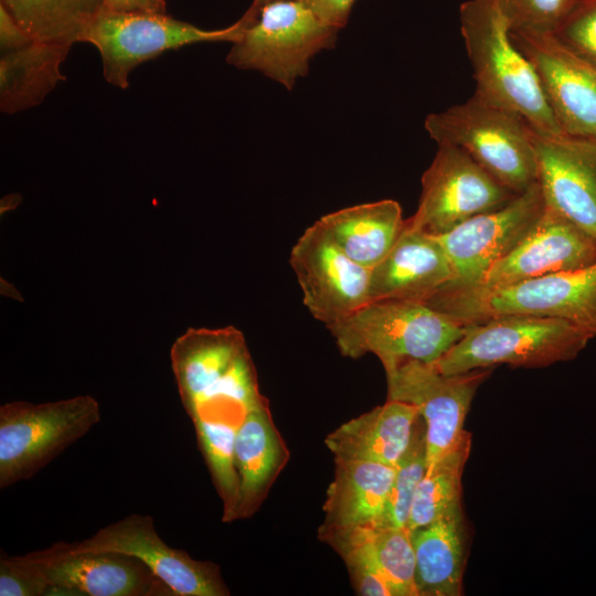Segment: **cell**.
I'll return each mask as SVG.
<instances>
[{
    "mask_svg": "<svg viewBox=\"0 0 596 596\" xmlns=\"http://www.w3.org/2000/svg\"><path fill=\"white\" fill-rule=\"evenodd\" d=\"M35 41L73 45L103 8L100 0H0Z\"/></svg>",
    "mask_w": 596,
    "mask_h": 596,
    "instance_id": "cell-26",
    "label": "cell"
},
{
    "mask_svg": "<svg viewBox=\"0 0 596 596\" xmlns=\"http://www.w3.org/2000/svg\"><path fill=\"white\" fill-rule=\"evenodd\" d=\"M103 7L114 11L166 12V0H100Z\"/></svg>",
    "mask_w": 596,
    "mask_h": 596,
    "instance_id": "cell-36",
    "label": "cell"
},
{
    "mask_svg": "<svg viewBox=\"0 0 596 596\" xmlns=\"http://www.w3.org/2000/svg\"><path fill=\"white\" fill-rule=\"evenodd\" d=\"M244 29L241 19L224 29L205 30L166 12L114 11L103 7L81 42H88L98 50L105 79L126 89L131 71L141 63L195 43H234Z\"/></svg>",
    "mask_w": 596,
    "mask_h": 596,
    "instance_id": "cell-8",
    "label": "cell"
},
{
    "mask_svg": "<svg viewBox=\"0 0 596 596\" xmlns=\"http://www.w3.org/2000/svg\"><path fill=\"white\" fill-rule=\"evenodd\" d=\"M425 129L437 145L459 147L500 184L521 194L536 182L528 123L476 93L465 103L429 114Z\"/></svg>",
    "mask_w": 596,
    "mask_h": 596,
    "instance_id": "cell-4",
    "label": "cell"
},
{
    "mask_svg": "<svg viewBox=\"0 0 596 596\" xmlns=\"http://www.w3.org/2000/svg\"><path fill=\"white\" fill-rule=\"evenodd\" d=\"M544 207L541 188L535 182L504 206L476 215L438 235L454 277L436 294L460 292L477 286L490 267L523 238Z\"/></svg>",
    "mask_w": 596,
    "mask_h": 596,
    "instance_id": "cell-12",
    "label": "cell"
},
{
    "mask_svg": "<svg viewBox=\"0 0 596 596\" xmlns=\"http://www.w3.org/2000/svg\"><path fill=\"white\" fill-rule=\"evenodd\" d=\"M35 40L20 25L11 13L0 4V52L7 54L21 50Z\"/></svg>",
    "mask_w": 596,
    "mask_h": 596,
    "instance_id": "cell-34",
    "label": "cell"
},
{
    "mask_svg": "<svg viewBox=\"0 0 596 596\" xmlns=\"http://www.w3.org/2000/svg\"><path fill=\"white\" fill-rule=\"evenodd\" d=\"M426 470V426L419 415L408 448L395 467L385 508L376 525L407 526L413 498Z\"/></svg>",
    "mask_w": 596,
    "mask_h": 596,
    "instance_id": "cell-29",
    "label": "cell"
},
{
    "mask_svg": "<svg viewBox=\"0 0 596 596\" xmlns=\"http://www.w3.org/2000/svg\"><path fill=\"white\" fill-rule=\"evenodd\" d=\"M322 22L341 30L350 17L355 0H300Z\"/></svg>",
    "mask_w": 596,
    "mask_h": 596,
    "instance_id": "cell-35",
    "label": "cell"
},
{
    "mask_svg": "<svg viewBox=\"0 0 596 596\" xmlns=\"http://www.w3.org/2000/svg\"><path fill=\"white\" fill-rule=\"evenodd\" d=\"M338 247L372 269L391 251L405 220L394 200H380L338 210L318 220Z\"/></svg>",
    "mask_w": 596,
    "mask_h": 596,
    "instance_id": "cell-24",
    "label": "cell"
},
{
    "mask_svg": "<svg viewBox=\"0 0 596 596\" xmlns=\"http://www.w3.org/2000/svg\"><path fill=\"white\" fill-rule=\"evenodd\" d=\"M459 20L475 93L519 114L538 132L562 134L532 64L510 38L499 0H467Z\"/></svg>",
    "mask_w": 596,
    "mask_h": 596,
    "instance_id": "cell-1",
    "label": "cell"
},
{
    "mask_svg": "<svg viewBox=\"0 0 596 596\" xmlns=\"http://www.w3.org/2000/svg\"><path fill=\"white\" fill-rule=\"evenodd\" d=\"M192 422L199 447L223 502L222 521L225 523L236 521L240 479L235 465L234 443L241 423L222 417H196Z\"/></svg>",
    "mask_w": 596,
    "mask_h": 596,
    "instance_id": "cell-28",
    "label": "cell"
},
{
    "mask_svg": "<svg viewBox=\"0 0 596 596\" xmlns=\"http://www.w3.org/2000/svg\"><path fill=\"white\" fill-rule=\"evenodd\" d=\"M240 479L236 520L253 517L289 460V450L275 426L268 400L249 409L237 427L234 443Z\"/></svg>",
    "mask_w": 596,
    "mask_h": 596,
    "instance_id": "cell-19",
    "label": "cell"
},
{
    "mask_svg": "<svg viewBox=\"0 0 596 596\" xmlns=\"http://www.w3.org/2000/svg\"><path fill=\"white\" fill-rule=\"evenodd\" d=\"M454 277L437 236L404 227L387 255L371 269L369 298L427 301Z\"/></svg>",
    "mask_w": 596,
    "mask_h": 596,
    "instance_id": "cell-18",
    "label": "cell"
},
{
    "mask_svg": "<svg viewBox=\"0 0 596 596\" xmlns=\"http://www.w3.org/2000/svg\"><path fill=\"white\" fill-rule=\"evenodd\" d=\"M594 337L589 329L565 319L507 315L470 323L465 336L430 363L444 374L499 364L545 368L575 359Z\"/></svg>",
    "mask_w": 596,
    "mask_h": 596,
    "instance_id": "cell-3",
    "label": "cell"
},
{
    "mask_svg": "<svg viewBox=\"0 0 596 596\" xmlns=\"http://www.w3.org/2000/svg\"><path fill=\"white\" fill-rule=\"evenodd\" d=\"M49 550L62 554L116 552L142 561L175 596H228L230 589L217 564L192 558L168 545L150 515L131 513L99 529L79 542H56Z\"/></svg>",
    "mask_w": 596,
    "mask_h": 596,
    "instance_id": "cell-10",
    "label": "cell"
},
{
    "mask_svg": "<svg viewBox=\"0 0 596 596\" xmlns=\"http://www.w3.org/2000/svg\"><path fill=\"white\" fill-rule=\"evenodd\" d=\"M418 409L386 400L383 405L340 425L324 438L334 458L369 460L396 467L411 443Z\"/></svg>",
    "mask_w": 596,
    "mask_h": 596,
    "instance_id": "cell-20",
    "label": "cell"
},
{
    "mask_svg": "<svg viewBox=\"0 0 596 596\" xmlns=\"http://www.w3.org/2000/svg\"><path fill=\"white\" fill-rule=\"evenodd\" d=\"M42 566L25 555L10 556L1 550L0 596H49Z\"/></svg>",
    "mask_w": 596,
    "mask_h": 596,
    "instance_id": "cell-32",
    "label": "cell"
},
{
    "mask_svg": "<svg viewBox=\"0 0 596 596\" xmlns=\"http://www.w3.org/2000/svg\"><path fill=\"white\" fill-rule=\"evenodd\" d=\"M596 263V238L545 205L523 238L493 264L473 288L448 294H480ZM436 295V294H435Z\"/></svg>",
    "mask_w": 596,
    "mask_h": 596,
    "instance_id": "cell-14",
    "label": "cell"
},
{
    "mask_svg": "<svg viewBox=\"0 0 596 596\" xmlns=\"http://www.w3.org/2000/svg\"><path fill=\"white\" fill-rule=\"evenodd\" d=\"M289 263L305 307L327 328L370 302L371 269L344 254L318 221L297 240Z\"/></svg>",
    "mask_w": 596,
    "mask_h": 596,
    "instance_id": "cell-13",
    "label": "cell"
},
{
    "mask_svg": "<svg viewBox=\"0 0 596 596\" xmlns=\"http://www.w3.org/2000/svg\"><path fill=\"white\" fill-rule=\"evenodd\" d=\"M318 536L342 560H358L376 570L389 583L393 596H418L414 547L406 528L320 525Z\"/></svg>",
    "mask_w": 596,
    "mask_h": 596,
    "instance_id": "cell-21",
    "label": "cell"
},
{
    "mask_svg": "<svg viewBox=\"0 0 596 596\" xmlns=\"http://www.w3.org/2000/svg\"><path fill=\"white\" fill-rule=\"evenodd\" d=\"M529 130L545 205L596 238V139Z\"/></svg>",
    "mask_w": 596,
    "mask_h": 596,
    "instance_id": "cell-16",
    "label": "cell"
},
{
    "mask_svg": "<svg viewBox=\"0 0 596 596\" xmlns=\"http://www.w3.org/2000/svg\"><path fill=\"white\" fill-rule=\"evenodd\" d=\"M334 477L323 503L322 526L377 524L395 476V468L369 460L334 458Z\"/></svg>",
    "mask_w": 596,
    "mask_h": 596,
    "instance_id": "cell-23",
    "label": "cell"
},
{
    "mask_svg": "<svg viewBox=\"0 0 596 596\" xmlns=\"http://www.w3.org/2000/svg\"><path fill=\"white\" fill-rule=\"evenodd\" d=\"M595 334H596V328H595Z\"/></svg>",
    "mask_w": 596,
    "mask_h": 596,
    "instance_id": "cell-38",
    "label": "cell"
},
{
    "mask_svg": "<svg viewBox=\"0 0 596 596\" xmlns=\"http://www.w3.org/2000/svg\"><path fill=\"white\" fill-rule=\"evenodd\" d=\"M339 31L300 0L274 1L259 10L232 43L226 61L241 70L260 72L291 89L308 74L315 55L334 46Z\"/></svg>",
    "mask_w": 596,
    "mask_h": 596,
    "instance_id": "cell-5",
    "label": "cell"
},
{
    "mask_svg": "<svg viewBox=\"0 0 596 596\" xmlns=\"http://www.w3.org/2000/svg\"><path fill=\"white\" fill-rule=\"evenodd\" d=\"M465 323L425 302L370 301L328 328L343 356L379 358L384 371L406 361L438 360L467 332Z\"/></svg>",
    "mask_w": 596,
    "mask_h": 596,
    "instance_id": "cell-2",
    "label": "cell"
},
{
    "mask_svg": "<svg viewBox=\"0 0 596 596\" xmlns=\"http://www.w3.org/2000/svg\"><path fill=\"white\" fill-rule=\"evenodd\" d=\"M99 421V404L91 395L1 405L0 488L31 478Z\"/></svg>",
    "mask_w": 596,
    "mask_h": 596,
    "instance_id": "cell-6",
    "label": "cell"
},
{
    "mask_svg": "<svg viewBox=\"0 0 596 596\" xmlns=\"http://www.w3.org/2000/svg\"><path fill=\"white\" fill-rule=\"evenodd\" d=\"M573 0H499L510 32L553 34Z\"/></svg>",
    "mask_w": 596,
    "mask_h": 596,
    "instance_id": "cell-30",
    "label": "cell"
},
{
    "mask_svg": "<svg viewBox=\"0 0 596 596\" xmlns=\"http://www.w3.org/2000/svg\"><path fill=\"white\" fill-rule=\"evenodd\" d=\"M278 1V0H253L249 8L246 10V12L241 17V20L244 22V24L247 26L251 24L255 18L257 17L258 11L267 3Z\"/></svg>",
    "mask_w": 596,
    "mask_h": 596,
    "instance_id": "cell-37",
    "label": "cell"
},
{
    "mask_svg": "<svg viewBox=\"0 0 596 596\" xmlns=\"http://www.w3.org/2000/svg\"><path fill=\"white\" fill-rule=\"evenodd\" d=\"M510 38L532 64L561 130L596 139V66L553 34L510 32Z\"/></svg>",
    "mask_w": 596,
    "mask_h": 596,
    "instance_id": "cell-15",
    "label": "cell"
},
{
    "mask_svg": "<svg viewBox=\"0 0 596 596\" xmlns=\"http://www.w3.org/2000/svg\"><path fill=\"white\" fill-rule=\"evenodd\" d=\"M513 193L462 149L438 145L430 166L422 175V193L408 226L438 236L462 222L511 202Z\"/></svg>",
    "mask_w": 596,
    "mask_h": 596,
    "instance_id": "cell-9",
    "label": "cell"
},
{
    "mask_svg": "<svg viewBox=\"0 0 596 596\" xmlns=\"http://www.w3.org/2000/svg\"><path fill=\"white\" fill-rule=\"evenodd\" d=\"M38 562L50 585L49 596H175L139 558L116 552L26 554Z\"/></svg>",
    "mask_w": 596,
    "mask_h": 596,
    "instance_id": "cell-17",
    "label": "cell"
},
{
    "mask_svg": "<svg viewBox=\"0 0 596 596\" xmlns=\"http://www.w3.org/2000/svg\"><path fill=\"white\" fill-rule=\"evenodd\" d=\"M553 35L566 49L596 66V0H573Z\"/></svg>",
    "mask_w": 596,
    "mask_h": 596,
    "instance_id": "cell-31",
    "label": "cell"
},
{
    "mask_svg": "<svg viewBox=\"0 0 596 596\" xmlns=\"http://www.w3.org/2000/svg\"><path fill=\"white\" fill-rule=\"evenodd\" d=\"M471 449L467 430L458 443L427 467L415 491L406 529L425 526L461 504V477Z\"/></svg>",
    "mask_w": 596,
    "mask_h": 596,
    "instance_id": "cell-27",
    "label": "cell"
},
{
    "mask_svg": "<svg viewBox=\"0 0 596 596\" xmlns=\"http://www.w3.org/2000/svg\"><path fill=\"white\" fill-rule=\"evenodd\" d=\"M356 594L362 596H393L386 579L373 567L358 560H343Z\"/></svg>",
    "mask_w": 596,
    "mask_h": 596,
    "instance_id": "cell-33",
    "label": "cell"
},
{
    "mask_svg": "<svg viewBox=\"0 0 596 596\" xmlns=\"http://www.w3.org/2000/svg\"><path fill=\"white\" fill-rule=\"evenodd\" d=\"M492 369L444 374L432 363L411 360L385 371L387 400L415 406L425 422L427 467L448 453L465 433L473 396Z\"/></svg>",
    "mask_w": 596,
    "mask_h": 596,
    "instance_id": "cell-11",
    "label": "cell"
},
{
    "mask_svg": "<svg viewBox=\"0 0 596 596\" xmlns=\"http://www.w3.org/2000/svg\"><path fill=\"white\" fill-rule=\"evenodd\" d=\"M72 45L34 41L0 57V109L15 114L43 102L64 81L61 64Z\"/></svg>",
    "mask_w": 596,
    "mask_h": 596,
    "instance_id": "cell-25",
    "label": "cell"
},
{
    "mask_svg": "<svg viewBox=\"0 0 596 596\" xmlns=\"http://www.w3.org/2000/svg\"><path fill=\"white\" fill-rule=\"evenodd\" d=\"M425 304L465 323L534 315L575 322L596 337V263L488 292L436 294Z\"/></svg>",
    "mask_w": 596,
    "mask_h": 596,
    "instance_id": "cell-7",
    "label": "cell"
},
{
    "mask_svg": "<svg viewBox=\"0 0 596 596\" xmlns=\"http://www.w3.org/2000/svg\"><path fill=\"white\" fill-rule=\"evenodd\" d=\"M411 532L418 596H460L467 560L461 504Z\"/></svg>",
    "mask_w": 596,
    "mask_h": 596,
    "instance_id": "cell-22",
    "label": "cell"
}]
</instances>
